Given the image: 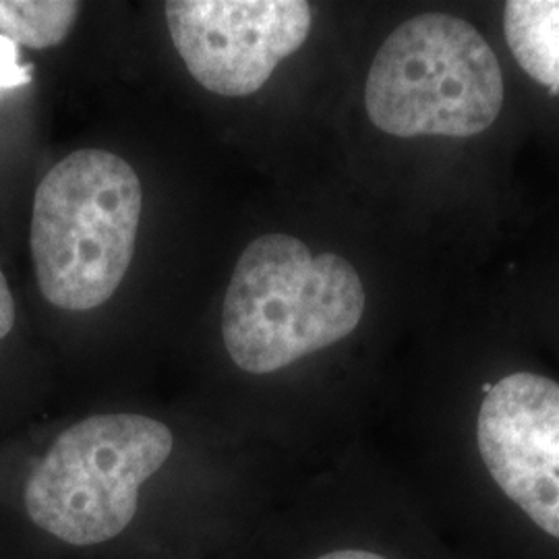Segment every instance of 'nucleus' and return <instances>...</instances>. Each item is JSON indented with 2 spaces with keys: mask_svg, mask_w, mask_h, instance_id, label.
Wrapping results in <instances>:
<instances>
[{
  "mask_svg": "<svg viewBox=\"0 0 559 559\" xmlns=\"http://www.w3.org/2000/svg\"><path fill=\"white\" fill-rule=\"evenodd\" d=\"M365 313V288L350 261L290 235L251 240L222 307V338L253 376L280 371L350 336Z\"/></svg>",
  "mask_w": 559,
  "mask_h": 559,
  "instance_id": "obj_1",
  "label": "nucleus"
},
{
  "mask_svg": "<svg viewBox=\"0 0 559 559\" xmlns=\"http://www.w3.org/2000/svg\"><path fill=\"white\" fill-rule=\"evenodd\" d=\"M143 191L135 168L106 150H78L40 180L29 249L41 297L92 311L119 290L135 255Z\"/></svg>",
  "mask_w": 559,
  "mask_h": 559,
  "instance_id": "obj_2",
  "label": "nucleus"
},
{
  "mask_svg": "<svg viewBox=\"0 0 559 559\" xmlns=\"http://www.w3.org/2000/svg\"><path fill=\"white\" fill-rule=\"evenodd\" d=\"M503 106L491 46L468 21L423 13L381 44L365 85L371 122L394 138H473Z\"/></svg>",
  "mask_w": 559,
  "mask_h": 559,
  "instance_id": "obj_3",
  "label": "nucleus"
},
{
  "mask_svg": "<svg viewBox=\"0 0 559 559\" xmlns=\"http://www.w3.org/2000/svg\"><path fill=\"white\" fill-rule=\"evenodd\" d=\"M175 448L162 420L94 415L64 429L23 487L29 520L55 539L90 547L119 537L138 514L141 485Z\"/></svg>",
  "mask_w": 559,
  "mask_h": 559,
  "instance_id": "obj_4",
  "label": "nucleus"
},
{
  "mask_svg": "<svg viewBox=\"0 0 559 559\" xmlns=\"http://www.w3.org/2000/svg\"><path fill=\"white\" fill-rule=\"evenodd\" d=\"M164 15L191 78L224 98L260 92L313 23L305 0H170Z\"/></svg>",
  "mask_w": 559,
  "mask_h": 559,
  "instance_id": "obj_5",
  "label": "nucleus"
},
{
  "mask_svg": "<svg viewBox=\"0 0 559 559\" xmlns=\"http://www.w3.org/2000/svg\"><path fill=\"white\" fill-rule=\"evenodd\" d=\"M480 459L501 491L559 540V383L512 373L491 385L477 419Z\"/></svg>",
  "mask_w": 559,
  "mask_h": 559,
  "instance_id": "obj_6",
  "label": "nucleus"
},
{
  "mask_svg": "<svg viewBox=\"0 0 559 559\" xmlns=\"http://www.w3.org/2000/svg\"><path fill=\"white\" fill-rule=\"evenodd\" d=\"M503 29L520 67L559 94V0L508 2Z\"/></svg>",
  "mask_w": 559,
  "mask_h": 559,
  "instance_id": "obj_7",
  "label": "nucleus"
},
{
  "mask_svg": "<svg viewBox=\"0 0 559 559\" xmlns=\"http://www.w3.org/2000/svg\"><path fill=\"white\" fill-rule=\"evenodd\" d=\"M80 11L73 0H0V36L32 50H48L69 38Z\"/></svg>",
  "mask_w": 559,
  "mask_h": 559,
  "instance_id": "obj_8",
  "label": "nucleus"
},
{
  "mask_svg": "<svg viewBox=\"0 0 559 559\" xmlns=\"http://www.w3.org/2000/svg\"><path fill=\"white\" fill-rule=\"evenodd\" d=\"M17 309H15V299L11 295L7 276L0 267V340L7 338L15 325Z\"/></svg>",
  "mask_w": 559,
  "mask_h": 559,
  "instance_id": "obj_9",
  "label": "nucleus"
},
{
  "mask_svg": "<svg viewBox=\"0 0 559 559\" xmlns=\"http://www.w3.org/2000/svg\"><path fill=\"white\" fill-rule=\"evenodd\" d=\"M23 83V73L15 60V50L7 38L0 36V87Z\"/></svg>",
  "mask_w": 559,
  "mask_h": 559,
  "instance_id": "obj_10",
  "label": "nucleus"
},
{
  "mask_svg": "<svg viewBox=\"0 0 559 559\" xmlns=\"http://www.w3.org/2000/svg\"><path fill=\"white\" fill-rule=\"evenodd\" d=\"M318 559H388L371 551H362V549H338V551H330L325 556Z\"/></svg>",
  "mask_w": 559,
  "mask_h": 559,
  "instance_id": "obj_11",
  "label": "nucleus"
}]
</instances>
